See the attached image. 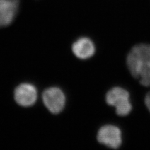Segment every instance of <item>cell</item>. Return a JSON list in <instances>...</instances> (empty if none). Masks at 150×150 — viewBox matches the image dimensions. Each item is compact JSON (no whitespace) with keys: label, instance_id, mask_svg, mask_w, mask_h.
I'll list each match as a JSON object with an SVG mask.
<instances>
[{"label":"cell","instance_id":"1","mask_svg":"<svg viewBox=\"0 0 150 150\" xmlns=\"http://www.w3.org/2000/svg\"><path fill=\"white\" fill-rule=\"evenodd\" d=\"M126 65L131 74L145 87L150 86V45L133 46L126 57Z\"/></svg>","mask_w":150,"mask_h":150},{"label":"cell","instance_id":"2","mask_svg":"<svg viewBox=\"0 0 150 150\" xmlns=\"http://www.w3.org/2000/svg\"><path fill=\"white\" fill-rule=\"evenodd\" d=\"M105 100L108 105L115 108L116 113L120 116H127L132 110L129 93L123 88L116 86L110 89Z\"/></svg>","mask_w":150,"mask_h":150},{"label":"cell","instance_id":"3","mask_svg":"<svg viewBox=\"0 0 150 150\" xmlns=\"http://www.w3.org/2000/svg\"><path fill=\"white\" fill-rule=\"evenodd\" d=\"M42 100L45 107L53 115H58L65 107L66 96L63 91L58 87H50L42 94Z\"/></svg>","mask_w":150,"mask_h":150},{"label":"cell","instance_id":"4","mask_svg":"<svg viewBox=\"0 0 150 150\" xmlns=\"http://www.w3.org/2000/svg\"><path fill=\"white\" fill-rule=\"evenodd\" d=\"M97 140L100 144L108 148H119L122 144L121 131L113 125H104L98 131Z\"/></svg>","mask_w":150,"mask_h":150},{"label":"cell","instance_id":"5","mask_svg":"<svg viewBox=\"0 0 150 150\" xmlns=\"http://www.w3.org/2000/svg\"><path fill=\"white\" fill-rule=\"evenodd\" d=\"M14 98L20 106L30 107L34 105L37 101V89L31 83H21L19 84L14 91Z\"/></svg>","mask_w":150,"mask_h":150},{"label":"cell","instance_id":"6","mask_svg":"<svg viewBox=\"0 0 150 150\" xmlns=\"http://www.w3.org/2000/svg\"><path fill=\"white\" fill-rule=\"evenodd\" d=\"M21 0H0V28L10 25L20 9Z\"/></svg>","mask_w":150,"mask_h":150},{"label":"cell","instance_id":"7","mask_svg":"<svg viewBox=\"0 0 150 150\" xmlns=\"http://www.w3.org/2000/svg\"><path fill=\"white\" fill-rule=\"evenodd\" d=\"M71 50L74 55L82 60L91 58L96 51L93 41L87 37H81L75 41L72 45Z\"/></svg>","mask_w":150,"mask_h":150},{"label":"cell","instance_id":"8","mask_svg":"<svg viewBox=\"0 0 150 150\" xmlns=\"http://www.w3.org/2000/svg\"><path fill=\"white\" fill-rule=\"evenodd\" d=\"M144 103L149 111L150 112V91L146 94L144 98Z\"/></svg>","mask_w":150,"mask_h":150}]
</instances>
